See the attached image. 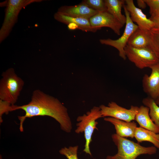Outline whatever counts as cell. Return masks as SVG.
Instances as JSON below:
<instances>
[{
    "label": "cell",
    "instance_id": "cell-1",
    "mask_svg": "<svg viewBox=\"0 0 159 159\" xmlns=\"http://www.w3.org/2000/svg\"><path fill=\"white\" fill-rule=\"evenodd\" d=\"M21 109L25 115L19 116V130L23 132V124L27 118L36 116H48L53 118L59 123L61 129L67 133L70 132L72 124L67 109L57 98L37 89L32 94L30 101L21 106L12 105L11 111Z\"/></svg>",
    "mask_w": 159,
    "mask_h": 159
},
{
    "label": "cell",
    "instance_id": "cell-2",
    "mask_svg": "<svg viewBox=\"0 0 159 159\" xmlns=\"http://www.w3.org/2000/svg\"><path fill=\"white\" fill-rule=\"evenodd\" d=\"M111 137L117 147V152L114 155H108L106 159H136L140 155H151L156 153L157 148L154 146L143 147L116 133L112 134Z\"/></svg>",
    "mask_w": 159,
    "mask_h": 159
},
{
    "label": "cell",
    "instance_id": "cell-3",
    "mask_svg": "<svg viewBox=\"0 0 159 159\" xmlns=\"http://www.w3.org/2000/svg\"><path fill=\"white\" fill-rule=\"evenodd\" d=\"M1 76L0 81V100L14 105L19 96L24 82L17 75L12 68L3 72Z\"/></svg>",
    "mask_w": 159,
    "mask_h": 159
},
{
    "label": "cell",
    "instance_id": "cell-4",
    "mask_svg": "<svg viewBox=\"0 0 159 159\" xmlns=\"http://www.w3.org/2000/svg\"><path fill=\"white\" fill-rule=\"evenodd\" d=\"M102 117L100 107L94 106L86 114L78 117L77 128L75 132L77 134L84 132L85 142L83 151L91 155L90 144L92 141V137L95 130H98L96 120Z\"/></svg>",
    "mask_w": 159,
    "mask_h": 159
},
{
    "label": "cell",
    "instance_id": "cell-5",
    "mask_svg": "<svg viewBox=\"0 0 159 159\" xmlns=\"http://www.w3.org/2000/svg\"><path fill=\"white\" fill-rule=\"evenodd\" d=\"M42 0H9L5 10L3 23L0 29V43L6 39L17 22L19 13L23 9L34 3Z\"/></svg>",
    "mask_w": 159,
    "mask_h": 159
},
{
    "label": "cell",
    "instance_id": "cell-6",
    "mask_svg": "<svg viewBox=\"0 0 159 159\" xmlns=\"http://www.w3.org/2000/svg\"><path fill=\"white\" fill-rule=\"evenodd\" d=\"M125 51L127 58L140 69L150 68L159 63V59L149 48H136L127 45Z\"/></svg>",
    "mask_w": 159,
    "mask_h": 159
},
{
    "label": "cell",
    "instance_id": "cell-7",
    "mask_svg": "<svg viewBox=\"0 0 159 159\" xmlns=\"http://www.w3.org/2000/svg\"><path fill=\"white\" fill-rule=\"evenodd\" d=\"M124 5L123 8L126 17V22L122 34L117 39L113 40L109 38L101 39L99 41L102 44L110 46L116 49L119 52V56L123 60H125L127 57L125 48L127 44L130 37L133 32L138 28V27L131 19L130 14Z\"/></svg>",
    "mask_w": 159,
    "mask_h": 159
},
{
    "label": "cell",
    "instance_id": "cell-8",
    "mask_svg": "<svg viewBox=\"0 0 159 159\" xmlns=\"http://www.w3.org/2000/svg\"><path fill=\"white\" fill-rule=\"evenodd\" d=\"M99 107L102 117H112L127 122L135 120L139 108L131 105L130 109H127L114 102H109L107 106L102 105Z\"/></svg>",
    "mask_w": 159,
    "mask_h": 159
},
{
    "label": "cell",
    "instance_id": "cell-9",
    "mask_svg": "<svg viewBox=\"0 0 159 159\" xmlns=\"http://www.w3.org/2000/svg\"><path fill=\"white\" fill-rule=\"evenodd\" d=\"M89 21L92 28L99 30L102 27H108L118 35L123 26L107 11L97 13L91 17Z\"/></svg>",
    "mask_w": 159,
    "mask_h": 159
},
{
    "label": "cell",
    "instance_id": "cell-10",
    "mask_svg": "<svg viewBox=\"0 0 159 159\" xmlns=\"http://www.w3.org/2000/svg\"><path fill=\"white\" fill-rule=\"evenodd\" d=\"M150 75L145 74L142 81L143 91L155 100L159 96V63L151 66Z\"/></svg>",
    "mask_w": 159,
    "mask_h": 159
},
{
    "label": "cell",
    "instance_id": "cell-11",
    "mask_svg": "<svg viewBox=\"0 0 159 159\" xmlns=\"http://www.w3.org/2000/svg\"><path fill=\"white\" fill-rule=\"evenodd\" d=\"M124 6L130 14L131 19L137 23L141 29L149 31L153 29L154 25L153 22L148 18L141 9L136 7L133 0H125Z\"/></svg>",
    "mask_w": 159,
    "mask_h": 159
},
{
    "label": "cell",
    "instance_id": "cell-12",
    "mask_svg": "<svg viewBox=\"0 0 159 159\" xmlns=\"http://www.w3.org/2000/svg\"><path fill=\"white\" fill-rule=\"evenodd\" d=\"M57 12L71 17L89 19L99 12L89 7L82 2L74 6H62L58 9Z\"/></svg>",
    "mask_w": 159,
    "mask_h": 159
},
{
    "label": "cell",
    "instance_id": "cell-13",
    "mask_svg": "<svg viewBox=\"0 0 159 159\" xmlns=\"http://www.w3.org/2000/svg\"><path fill=\"white\" fill-rule=\"evenodd\" d=\"M54 19L57 21L69 25H73L76 29L87 32H96L97 29L92 28L90 24L89 19L77 17H71L65 15L58 12L54 15Z\"/></svg>",
    "mask_w": 159,
    "mask_h": 159
},
{
    "label": "cell",
    "instance_id": "cell-14",
    "mask_svg": "<svg viewBox=\"0 0 159 159\" xmlns=\"http://www.w3.org/2000/svg\"><path fill=\"white\" fill-rule=\"evenodd\" d=\"M104 120L114 125L116 134L118 135L123 138L134 137L137 127V124L134 122H127L110 117H105Z\"/></svg>",
    "mask_w": 159,
    "mask_h": 159
},
{
    "label": "cell",
    "instance_id": "cell-15",
    "mask_svg": "<svg viewBox=\"0 0 159 159\" xmlns=\"http://www.w3.org/2000/svg\"><path fill=\"white\" fill-rule=\"evenodd\" d=\"M149 109L143 105L139 107L135 120L140 127L156 133H159V129L151 120L149 115Z\"/></svg>",
    "mask_w": 159,
    "mask_h": 159
},
{
    "label": "cell",
    "instance_id": "cell-16",
    "mask_svg": "<svg viewBox=\"0 0 159 159\" xmlns=\"http://www.w3.org/2000/svg\"><path fill=\"white\" fill-rule=\"evenodd\" d=\"M107 11L124 26L126 22L125 15L121 12L122 7L125 4V0H105Z\"/></svg>",
    "mask_w": 159,
    "mask_h": 159
},
{
    "label": "cell",
    "instance_id": "cell-17",
    "mask_svg": "<svg viewBox=\"0 0 159 159\" xmlns=\"http://www.w3.org/2000/svg\"><path fill=\"white\" fill-rule=\"evenodd\" d=\"M147 31L138 28L130 37L127 45L136 48H149Z\"/></svg>",
    "mask_w": 159,
    "mask_h": 159
},
{
    "label": "cell",
    "instance_id": "cell-18",
    "mask_svg": "<svg viewBox=\"0 0 159 159\" xmlns=\"http://www.w3.org/2000/svg\"><path fill=\"white\" fill-rule=\"evenodd\" d=\"M134 138L138 143L149 142L159 149V133H156L140 127H137L135 130Z\"/></svg>",
    "mask_w": 159,
    "mask_h": 159
},
{
    "label": "cell",
    "instance_id": "cell-19",
    "mask_svg": "<svg viewBox=\"0 0 159 159\" xmlns=\"http://www.w3.org/2000/svg\"><path fill=\"white\" fill-rule=\"evenodd\" d=\"M142 102L149 109V115L153 122L159 129V106L154 100L147 97L143 99Z\"/></svg>",
    "mask_w": 159,
    "mask_h": 159
},
{
    "label": "cell",
    "instance_id": "cell-20",
    "mask_svg": "<svg viewBox=\"0 0 159 159\" xmlns=\"http://www.w3.org/2000/svg\"><path fill=\"white\" fill-rule=\"evenodd\" d=\"M147 35L149 48L159 59V29L148 31Z\"/></svg>",
    "mask_w": 159,
    "mask_h": 159
},
{
    "label": "cell",
    "instance_id": "cell-21",
    "mask_svg": "<svg viewBox=\"0 0 159 159\" xmlns=\"http://www.w3.org/2000/svg\"><path fill=\"white\" fill-rule=\"evenodd\" d=\"M82 2L89 7L99 12L107 11L105 0H84Z\"/></svg>",
    "mask_w": 159,
    "mask_h": 159
},
{
    "label": "cell",
    "instance_id": "cell-22",
    "mask_svg": "<svg viewBox=\"0 0 159 159\" xmlns=\"http://www.w3.org/2000/svg\"><path fill=\"white\" fill-rule=\"evenodd\" d=\"M78 148V145L70 146L68 148L64 147L61 148L59 152L68 159H78L77 155Z\"/></svg>",
    "mask_w": 159,
    "mask_h": 159
},
{
    "label": "cell",
    "instance_id": "cell-23",
    "mask_svg": "<svg viewBox=\"0 0 159 159\" xmlns=\"http://www.w3.org/2000/svg\"><path fill=\"white\" fill-rule=\"evenodd\" d=\"M149 7L150 19L155 18L159 16V0H145Z\"/></svg>",
    "mask_w": 159,
    "mask_h": 159
},
{
    "label": "cell",
    "instance_id": "cell-24",
    "mask_svg": "<svg viewBox=\"0 0 159 159\" xmlns=\"http://www.w3.org/2000/svg\"><path fill=\"white\" fill-rule=\"evenodd\" d=\"M137 2L139 8L140 9H145L147 5L145 0H137Z\"/></svg>",
    "mask_w": 159,
    "mask_h": 159
},
{
    "label": "cell",
    "instance_id": "cell-25",
    "mask_svg": "<svg viewBox=\"0 0 159 159\" xmlns=\"http://www.w3.org/2000/svg\"><path fill=\"white\" fill-rule=\"evenodd\" d=\"M150 19L153 22L154 24V26L153 28L159 29V16L155 18Z\"/></svg>",
    "mask_w": 159,
    "mask_h": 159
},
{
    "label": "cell",
    "instance_id": "cell-26",
    "mask_svg": "<svg viewBox=\"0 0 159 159\" xmlns=\"http://www.w3.org/2000/svg\"><path fill=\"white\" fill-rule=\"evenodd\" d=\"M8 0H6L0 3V6H6L8 3Z\"/></svg>",
    "mask_w": 159,
    "mask_h": 159
},
{
    "label": "cell",
    "instance_id": "cell-27",
    "mask_svg": "<svg viewBox=\"0 0 159 159\" xmlns=\"http://www.w3.org/2000/svg\"><path fill=\"white\" fill-rule=\"evenodd\" d=\"M155 101L156 104L159 106V96Z\"/></svg>",
    "mask_w": 159,
    "mask_h": 159
}]
</instances>
